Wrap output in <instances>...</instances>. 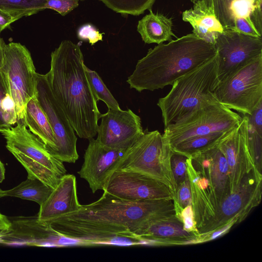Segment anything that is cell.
<instances>
[{
    "label": "cell",
    "mask_w": 262,
    "mask_h": 262,
    "mask_svg": "<svg viewBox=\"0 0 262 262\" xmlns=\"http://www.w3.org/2000/svg\"><path fill=\"white\" fill-rule=\"evenodd\" d=\"M175 215L173 199L130 201L103 191L96 201L47 222L63 236L83 246L107 245L114 236H132L151 222Z\"/></svg>",
    "instance_id": "obj_1"
},
{
    "label": "cell",
    "mask_w": 262,
    "mask_h": 262,
    "mask_svg": "<svg viewBox=\"0 0 262 262\" xmlns=\"http://www.w3.org/2000/svg\"><path fill=\"white\" fill-rule=\"evenodd\" d=\"M84 65L80 46L65 40L51 53L50 70L46 75L75 132L79 137L89 139L97 134L101 114Z\"/></svg>",
    "instance_id": "obj_2"
},
{
    "label": "cell",
    "mask_w": 262,
    "mask_h": 262,
    "mask_svg": "<svg viewBox=\"0 0 262 262\" xmlns=\"http://www.w3.org/2000/svg\"><path fill=\"white\" fill-rule=\"evenodd\" d=\"M215 45L188 34L148 50L139 60L126 82L141 92L154 91L172 85L178 79L213 58Z\"/></svg>",
    "instance_id": "obj_3"
},
{
    "label": "cell",
    "mask_w": 262,
    "mask_h": 262,
    "mask_svg": "<svg viewBox=\"0 0 262 262\" xmlns=\"http://www.w3.org/2000/svg\"><path fill=\"white\" fill-rule=\"evenodd\" d=\"M186 171L198 231L231 193L228 166L217 144L188 157Z\"/></svg>",
    "instance_id": "obj_4"
},
{
    "label": "cell",
    "mask_w": 262,
    "mask_h": 262,
    "mask_svg": "<svg viewBox=\"0 0 262 262\" xmlns=\"http://www.w3.org/2000/svg\"><path fill=\"white\" fill-rule=\"evenodd\" d=\"M219 82L216 55L202 66L181 77L169 92L159 99L164 127L195 111L219 103L214 91Z\"/></svg>",
    "instance_id": "obj_5"
},
{
    "label": "cell",
    "mask_w": 262,
    "mask_h": 262,
    "mask_svg": "<svg viewBox=\"0 0 262 262\" xmlns=\"http://www.w3.org/2000/svg\"><path fill=\"white\" fill-rule=\"evenodd\" d=\"M0 132L6 147L26 169L28 178L37 179L55 188L67 170L63 162L53 156L44 143L29 130L23 120Z\"/></svg>",
    "instance_id": "obj_6"
},
{
    "label": "cell",
    "mask_w": 262,
    "mask_h": 262,
    "mask_svg": "<svg viewBox=\"0 0 262 262\" xmlns=\"http://www.w3.org/2000/svg\"><path fill=\"white\" fill-rule=\"evenodd\" d=\"M172 151L158 130L147 129L124 151L114 170L141 173L166 185L176 198V188L170 166Z\"/></svg>",
    "instance_id": "obj_7"
},
{
    "label": "cell",
    "mask_w": 262,
    "mask_h": 262,
    "mask_svg": "<svg viewBox=\"0 0 262 262\" xmlns=\"http://www.w3.org/2000/svg\"><path fill=\"white\" fill-rule=\"evenodd\" d=\"M218 102L243 115H251L262 103V55L219 82Z\"/></svg>",
    "instance_id": "obj_8"
},
{
    "label": "cell",
    "mask_w": 262,
    "mask_h": 262,
    "mask_svg": "<svg viewBox=\"0 0 262 262\" xmlns=\"http://www.w3.org/2000/svg\"><path fill=\"white\" fill-rule=\"evenodd\" d=\"M14 102L18 121L23 120L28 102L36 95V74L31 54L18 42L5 43L2 68Z\"/></svg>",
    "instance_id": "obj_9"
},
{
    "label": "cell",
    "mask_w": 262,
    "mask_h": 262,
    "mask_svg": "<svg viewBox=\"0 0 262 262\" xmlns=\"http://www.w3.org/2000/svg\"><path fill=\"white\" fill-rule=\"evenodd\" d=\"M242 118L238 113L217 103L199 109L164 127L162 135L171 147L193 137L228 131L236 126Z\"/></svg>",
    "instance_id": "obj_10"
},
{
    "label": "cell",
    "mask_w": 262,
    "mask_h": 262,
    "mask_svg": "<svg viewBox=\"0 0 262 262\" xmlns=\"http://www.w3.org/2000/svg\"><path fill=\"white\" fill-rule=\"evenodd\" d=\"M262 174L253 169L239 186L224 198L214 215L199 231V237L207 235L232 221L242 222L259 205L261 200Z\"/></svg>",
    "instance_id": "obj_11"
},
{
    "label": "cell",
    "mask_w": 262,
    "mask_h": 262,
    "mask_svg": "<svg viewBox=\"0 0 262 262\" xmlns=\"http://www.w3.org/2000/svg\"><path fill=\"white\" fill-rule=\"evenodd\" d=\"M36 98L53 129L56 146L52 156L62 162L74 163L78 159L75 130L54 96L47 75L36 74Z\"/></svg>",
    "instance_id": "obj_12"
},
{
    "label": "cell",
    "mask_w": 262,
    "mask_h": 262,
    "mask_svg": "<svg viewBox=\"0 0 262 262\" xmlns=\"http://www.w3.org/2000/svg\"><path fill=\"white\" fill-rule=\"evenodd\" d=\"M219 82L262 55V38L224 29L215 42Z\"/></svg>",
    "instance_id": "obj_13"
},
{
    "label": "cell",
    "mask_w": 262,
    "mask_h": 262,
    "mask_svg": "<svg viewBox=\"0 0 262 262\" xmlns=\"http://www.w3.org/2000/svg\"><path fill=\"white\" fill-rule=\"evenodd\" d=\"M10 226L0 233V244L10 246L65 247L83 246L79 241L67 238L37 215L9 217Z\"/></svg>",
    "instance_id": "obj_14"
},
{
    "label": "cell",
    "mask_w": 262,
    "mask_h": 262,
    "mask_svg": "<svg viewBox=\"0 0 262 262\" xmlns=\"http://www.w3.org/2000/svg\"><path fill=\"white\" fill-rule=\"evenodd\" d=\"M103 191L130 201L173 199L172 192L166 185L133 171L114 170L107 179Z\"/></svg>",
    "instance_id": "obj_15"
},
{
    "label": "cell",
    "mask_w": 262,
    "mask_h": 262,
    "mask_svg": "<svg viewBox=\"0 0 262 262\" xmlns=\"http://www.w3.org/2000/svg\"><path fill=\"white\" fill-rule=\"evenodd\" d=\"M242 117L240 122L217 143L228 164L231 192L249 172L255 170L248 146V116L243 115Z\"/></svg>",
    "instance_id": "obj_16"
},
{
    "label": "cell",
    "mask_w": 262,
    "mask_h": 262,
    "mask_svg": "<svg viewBox=\"0 0 262 262\" xmlns=\"http://www.w3.org/2000/svg\"><path fill=\"white\" fill-rule=\"evenodd\" d=\"M100 118L96 140L106 147L126 149L143 133L140 117L130 109H108Z\"/></svg>",
    "instance_id": "obj_17"
},
{
    "label": "cell",
    "mask_w": 262,
    "mask_h": 262,
    "mask_svg": "<svg viewBox=\"0 0 262 262\" xmlns=\"http://www.w3.org/2000/svg\"><path fill=\"white\" fill-rule=\"evenodd\" d=\"M89 143L84 155V161L77 173L88 183L93 193L104 189L116 164L126 149H112L102 145L94 138Z\"/></svg>",
    "instance_id": "obj_18"
},
{
    "label": "cell",
    "mask_w": 262,
    "mask_h": 262,
    "mask_svg": "<svg viewBox=\"0 0 262 262\" xmlns=\"http://www.w3.org/2000/svg\"><path fill=\"white\" fill-rule=\"evenodd\" d=\"M132 236L148 242L149 246L183 245L199 243V236L186 231L177 215L157 219Z\"/></svg>",
    "instance_id": "obj_19"
},
{
    "label": "cell",
    "mask_w": 262,
    "mask_h": 262,
    "mask_svg": "<svg viewBox=\"0 0 262 262\" xmlns=\"http://www.w3.org/2000/svg\"><path fill=\"white\" fill-rule=\"evenodd\" d=\"M74 175L65 174L47 200L40 206L37 214L39 221L48 222L73 213L80 208Z\"/></svg>",
    "instance_id": "obj_20"
},
{
    "label": "cell",
    "mask_w": 262,
    "mask_h": 262,
    "mask_svg": "<svg viewBox=\"0 0 262 262\" xmlns=\"http://www.w3.org/2000/svg\"><path fill=\"white\" fill-rule=\"evenodd\" d=\"M182 17L184 21L191 25L192 33L213 45L218 34L224 29L214 10L202 3L193 4L192 8L183 11Z\"/></svg>",
    "instance_id": "obj_21"
},
{
    "label": "cell",
    "mask_w": 262,
    "mask_h": 262,
    "mask_svg": "<svg viewBox=\"0 0 262 262\" xmlns=\"http://www.w3.org/2000/svg\"><path fill=\"white\" fill-rule=\"evenodd\" d=\"M23 120L29 130L44 143L46 149L52 155L56 146L54 134L36 96L27 103Z\"/></svg>",
    "instance_id": "obj_22"
},
{
    "label": "cell",
    "mask_w": 262,
    "mask_h": 262,
    "mask_svg": "<svg viewBox=\"0 0 262 262\" xmlns=\"http://www.w3.org/2000/svg\"><path fill=\"white\" fill-rule=\"evenodd\" d=\"M149 10V13L140 20L137 25V31L143 41L146 43L160 44L171 40L173 36L176 37L172 31V18L155 13L151 9Z\"/></svg>",
    "instance_id": "obj_23"
},
{
    "label": "cell",
    "mask_w": 262,
    "mask_h": 262,
    "mask_svg": "<svg viewBox=\"0 0 262 262\" xmlns=\"http://www.w3.org/2000/svg\"><path fill=\"white\" fill-rule=\"evenodd\" d=\"M248 116V143L254 168L261 173L262 103Z\"/></svg>",
    "instance_id": "obj_24"
},
{
    "label": "cell",
    "mask_w": 262,
    "mask_h": 262,
    "mask_svg": "<svg viewBox=\"0 0 262 262\" xmlns=\"http://www.w3.org/2000/svg\"><path fill=\"white\" fill-rule=\"evenodd\" d=\"M53 188L37 179L27 178L14 188L3 191L4 196H13L35 202L41 205Z\"/></svg>",
    "instance_id": "obj_25"
},
{
    "label": "cell",
    "mask_w": 262,
    "mask_h": 262,
    "mask_svg": "<svg viewBox=\"0 0 262 262\" xmlns=\"http://www.w3.org/2000/svg\"><path fill=\"white\" fill-rule=\"evenodd\" d=\"M17 121L15 104L5 76L0 69V132L10 128Z\"/></svg>",
    "instance_id": "obj_26"
},
{
    "label": "cell",
    "mask_w": 262,
    "mask_h": 262,
    "mask_svg": "<svg viewBox=\"0 0 262 262\" xmlns=\"http://www.w3.org/2000/svg\"><path fill=\"white\" fill-rule=\"evenodd\" d=\"M228 131L190 138L171 146L170 148L173 152L188 157L193 153L215 145Z\"/></svg>",
    "instance_id": "obj_27"
},
{
    "label": "cell",
    "mask_w": 262,
    "mask_h": 262,
    "mask_svg": "<svg viewBox=\"0 0 262 262\" xmlns=\"http://www.w3.org/2000/svg\"><path fill=\"white\" fill-rule=\"evenodd\" d=\"M48 1L0 0V10L10 13L18 20L45 10Z\"/></svg>",
    "instance_id": "obj_28"
},
{
    "label": "cell",
    "mask_w": 262,
    "mask_h": 262,
    "mask_svg": "<svg viewBox=\"0 0 262 262\" xmlns=\"http://www.w3.org/2000/svg\"><path fill=\"white\" fill-rule=\"evenodd\" d=\"M84 72L95 97L98 102L101 100L108 109H121L118 102L106 87L98 73L84 65Z\"/></svg>",
    "instance_id": "obj_29"
},
{
    "label": "cell",
    "mask_w": 262,
    "mask_h": 262,
    "mask_svg": "<svg viewBox=\"0 0 262 262\" xmlns=\"http://www.w3.org/2000/svg\"><path fill=\"white\" fill-rule=\"evenodd\" d=\"M108 8L122 14L139 15L151 8L156 0H100Z\"/></svg>",
    "instance_id": "obj_30"
},
{
    "label": "cell",
    "mask_w": 262,
    "mask_h": 262,
    "mask_svg": "<svg viewBox=\"0 0 262 262\" xmlns=\"http://www.w3.org/2000/svg\"><path fill=\"white\" fill-rule=\"evenodd\" d=\"M193 4L202 3L214 11L224 29L231 28L233 25L234 17L230 6L232 0H190Z\"/></svg>",
    "instance_id": "obj_31"
},
{
    "label": "cell",
    "mask_w": 262,
    "mask_h": 262,
    "mask_svg": "<svg viewBox=\"0 0 262 262\" xmlns=\"http://www.w3.org/2000/svg\"><path fill=\"white\" fill-rule=\"evenodd\" d=\"M188 157L172 151L170 157V166L176 188L186 179V160Z\"/></svg>",
    "instance_id": "obj_32"
},
{
    "label": "cell",
    "mask_w": 262,
    "mask_h": 262,
    "mask_svg": "<svg viewBox=\"0 0 262 262\" xmlns=\"http://www.w3.org/2000/svg\"><path fill=\"white\" fill-rule=\"evenodd\" d=\"M230 29L244 35L255 37H261V34L255 27L250 16L234 18L233 27Z\"/></svg>",
    "instance_id": "obj_33"
},
{
    "label": "cell",
    "mask_w": 262,
    "mask_h": 262,
    "mask_svg": "<svg viewBox=\"0 0 262 262\" xmlns=\"http://www.w3.org/2000/svg\"><path fill=\"white\" fill-rule=\"evenodd\" d=\"M255 0H232L230 9L234 18L250 16L256 6Z\"/></svg>",
    "instance_id": "obj_34"
},
{
    "label": "cell",
    "mask_w": 262,
    "mask_h": 262,
    "mask_svg": "<svg viewBox=\"0 0 262 262\" xmlns=\"http://www.w3.org/2000/svg\"><path fill=\"white\" fill-rule=\"evenodd\" d=\"M174 200L181 209L192 204L190 185L187 175L185 180L177 187Z\"/></svg>",
    "instance_id": "obj_35"
},
{
    "label": "cell",
    "mask_w": 262,
    "mask_h": 262,
    "mask_svg": "<svg viewBox=\"0 0 262 262\" xmlns=\"http://www.w3.org/2000/svg\"><path fill=\"white\" fill-rule=\"evenodd\" d=\"M176 214L182 222L183 228L186 231L193 233L199 237L192 205L178 210Z\"/></svg>",
    "instance_id": "obj_36"
},
{
    "label": "cell",
    "mask_w": 262,
    "mask_h": 262,
    "mask_svg": "<svg viewBox=\"0 0 262 262\" xmlns=\"http://www.w3.org/2000/svg\"><path fill=\"white\" fill-rule=\"evenodd\" d=\"M78 5V0H48L46 4L45 9L55 10L61 15L64 16Z\"/></svg>",
    "instance_id": "obj_37"
},
{
    "label": "cell",
    "mask_w": 262,
    "mask_h": 262,
    "mask_svg": "<svg viewBox=\"0 0 262 262\" xmlns=\"http://www.w3.org/2000/svg\"><path fill=\"white\" fill-rule=\"evenodd\" d=\"M102 34L93 25L88 24L81 26L77 32V36L81 40H88L91 45L102 40Z\"/></svg>",
    "instance_id": "obj_38"
},
{
    "label": "cell",
    "mask_w": 262,
    "mask_h": 262,
    "mask_svg": "<svg viewBox=\"0 0 262 262\" xmlns=\"http://www.w3.org/2000/svg\"><path fill=\"white\" fill-rule=\"evenodd\" d=\"M237 223L235 221H232L223 227L212 232L205 236L199 237V243L210 241L221 237L227 233L230 229Z\"/></svg>",
    "instance_id": "obj_39"
},
{
    "label": "cell",
    "mask_w": 262,
    "mask_h": 262,
    "mask_svg": "<svg viewBox=\"0 0 262 262\" xmlns=\"http://www.w3.org/2000/svg\"><path fill=\"white\" fill-rule=\"evenodd\" d=\"M261 2L262 0L256 2V6L250 15L252 21L260 34L262 33Z\"/></svg>",
    "instance_id": "obj_40"
},
{
    "label": "cell",
    "mask_w": 262,
    "mask_h": 262,
    "mask_svg": "<svg viewBox=\"0 0 262 262\" xmlns=\"http://www.w3.org/2000/svg\"><path fill=\"white\" fill-rule=\"evenodd\" d=\"M17 19L10 13L0 10V33Z\"/></svg>",
    "instance_id": "obj_41"
},
{
    "label": "cell",
    "mask_w": 262,
    "mask_h": 262,
    "mask_svg": "<svg viewBox=\"0 0 262 262\" xmlns=\"http://www.w3.org/2000/svg\"><path fill=\"white\" fill-rule=\"evenodd\" d=\"M9 217L0 212V230H6L10 226Z\"/></svg>",
    "instance_id": "obj_42"
},
{
    "label": "cell",
    "mask_w": 262,
    "mask_h": 262,
    "mask_svg": "<svg viewBox=\"0 0 262 262\" xmlns=\"http://www.w3.org/2000/svg\"><path fill=\"white\" fill-rule=\"evenodd\" d=\"M1 34V33H0ZM5 42L0 35V69L2 68L4 63V49Z\"/></svg>",
    "instance_id": "obj_43"
},
{
    "label": "cell",
    "mask_w": 262,
    "mask_h": 262,
    "mask_svg": "<svg viewBox=\"0 0 262 262\" xmlns=\"http://www.w3.org/2000/svg\"><path fill=\"white\" fill-rule=\"evenodd\" d=\"M5 178V168L3 163L0 160V183H2Z\"/></svg>",
    "instance_id": "obj_44"
},
{
    "label": "cell",
    "mask_w": 262,
    "mask_h": 262,
    "mask_svg": "<svg viewBox=\"0 0 262 262\" xmlns=\"http://www.w3.org/2000/svg\"><path fill=\"white\" fill-rule=\"evenodd\" d=\"M2 197H4L3 190L0 188V199Z\"/></svg>",
    "instance_id": "obj_45"
},
{
    "label": "cell",
    "mask_w": 262,
    "mask_h": 262,
    "mask_svg": "<svg viewBox=\"0 0 262 262\" xmlns=\"http://www.w3.org/2000/svg\"><path fill=\"white\" fill-rule=\"evenodd\" d=\"M258 0H255L256 2H257Z\"/></svg>",
    "instance_id": "obj_46"
},
{
    "label": "cell",
    "mask_w": 262,
    "mask_h": 262,
    "mask_svg": "<svg viewBox=\"0 0 262 262\" xmlns=\"http://www.w3.org/2000/svg\"><path fill=\"white\" fill-rule=\"evenodd\" d=\"M78 1H84V0H78Z\"/></svg>",
    "instance_id": "obj_47"
},
{
    "label": "cell",
    "mask_w": 262,
    "mask_h": 262,
    "mask_svg": "<svg viewBox=\"0 0 262 262\" xmlns=\"http://www.w3.org/2000/svg\"><path fill=\"white\" fill-rule=\"evenodd\" d=\"M1 231H2V230H0V233H1Z\"/></svg>",
    "instance_id": "obj_48"
}]
</instances>
